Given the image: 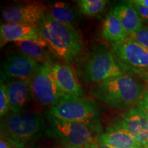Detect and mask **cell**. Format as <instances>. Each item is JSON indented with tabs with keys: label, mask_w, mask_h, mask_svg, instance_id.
Listing matches in <instances>:
<instances>
[{
	"label": "cell",
	"mask_w": 148,
	"mask_h": 148,
	"mask_svg": "<svg viewBox=\"0 0 148 148\" xmlns=\"http://www.w3.org/2000/svg\"><path fill=\"white\" fill-rule=\"evenodd\" d=\"M38 27L51 52L63 62H73L82 52V36L73 25L57 21L47 12Z\"/></svg>",
	"instance_id": "1"
},
{
	"label": "cell",
	"mask_w": 148,
	"mask_h": 148,
	"mask_svg": "<svg viewBox=\"0 0 148 148\" xmlns=\"http://www.w3.org/2000/svg\"><path fill=\"white\" fill-rule=\"evenodd\" d=\"M147 88L129 74L93 84L90 94L98 100L116 110L137 106Z\"/></svg>",
	"instance_id": "2"
},
{
	"label": "cell",
	"mask_w": 148,
	"mask_h": 148,
	"mask_svg": "<svg viewBox=\"0 0 148 148\" xmlns=\"http://www.w3.org/2000/svg\"><path fill=\"white\" fill-rule=\"evenodd\" d=\"M45 121L37 112H9L1 119L0 134L13 147L25 148L27 144L42 138L46 132Z\"/></svg>",
	"instance_id": "3"
},
{
	"label": "cell",
	"mask_w": 148,
	"mask_h": 148,
	"mask_svg": "<svg viewBox=\"0 0 148 148\" xmlns=\"http://www.w3.org/2000/svg\"><path fill=\"white\" fill-rule=\"evenodd\" d=\"M47 114L64 121L81 123L93 133L102 131L99 109L96 103L88 98L63 95Z\"/></svg>",
	"instance_id": "4"
},
{
	"label": "cell",
	"mask_w": 148,
	"mask_h": 148,
	"mask_svg": "<svg viewBox=\"0 0 148 148\" xmlns=\"http://www.w3.org/2000/svg\"><path fill=\"white\" fill-rule=\"evenodd\" d=\"M125 73L110 49L102 43L93 46L80 69L82 80L93 84Z\"/></svg>",
	"instance_id": "5"
},
{
	"label": "cell",
	"mask_w": 148,
	"mask_h": 148,
	"mask_svg": "<svg viewBox=\"0 0 148 148\" xmlns=\"http://www.w3.org/2000/svg\"><path fill=\"white\" fill-rule=\"evenodd\" d=\"M47 116L49 124L46 135L63 148H84L95 139L93 132L86 125Z\"/></svg>",
	"instance_id": "6"
},
{
	"label": "cell",
	"mask_w": 148,
	"mask_h": 148,
	"mask_svg": "<svg viewBox=\"0 0 148 148\" xmlns=\"http://www.w3.org/2000/svg\"><path fill=\"white\" fill-rule=\"evenodd\" d=\"M110 50L125 73L148 75V50L130 38L112 42Z\"/></svg>",
	"instance_id": "7"
},
{
	"label": "cell",
	"mask_w": 148,
	"mask_h": 148,
	"mask_svg": "<svg viewBox=\"0 0 148 148\" xmlns=\"http://www.w3.org/2000/svg\"><path fill=\"white\" fill-rule=\"evenodd\" d=\"M51 61H46L38 65L31 79L34 97L40 105L52 108L62 96L56 84L51 71Z\"/></svg>",
	"instance_id": "8"
},
{
	"label": "cell",
	"mask_w": 148,
	"mask_h": 148,
	"mask_svg": "<svg viewBox=\"0 0 148 148\" xmlns=\"http://www.w3.org/2000/svg\"><path fill=\"white\" fill-rule=\"evenodd\" d=\"M39 64L23 53L7 56L1 64V84L6 80H30Z\"/></svg>",
	"instance_id": "9"
},
{
	"label": "cell",
	"mask_w": 148,
	"mask_h": 148,
	"mask_svg": "<svg viewBox=\"0 0 148 148\" xmlns=\"http://www.w3.org/2000/svg\"><path fill=\"white\" fill-rule=\"evenodd\" d=\"M47 12L45 5L40 3H29L8 7L1 12L5 23H21L38 25Z\"/></svg>",
	"instance_id": "10"
},
{
	"label": "cell",
	"mask_w": 148,
	"mask_h": 148,
	"mask_svg": "<svg viewBox=\"0 0 148 148\" xmlns=\"http://www.w3.org/2000/svg\"><path fill=\"white\" fill-rule=\"evenodd\" d=\"M113 126L126 130L143 146L148 143V112L138 105L129 109Z\"/></svg>",
	"instance_id": "11"
},
{
	"label": "cell",
	"mask_w": 148,
	"mask_h": 148,
	"mask_svg": "<svg viewBox=\"0 0 148 148\" xmlns=\"http://www.w3.org/2000/svg\"><path fill=\"white\" fill-rule=\"evenodd\" d=\"M36 40L44 47L47 44L40 34L38 25H25L21 23H3L0 27L1 47L10 42L24 40Z\"/></svg>",
	"instance_id": "12"
},
{
	"label": "cell",
	"mask_w": 148,
	"mask_h": 148,
	"mask_svg": "<svg viewBox=\"0 0 148 148\" xmlns=\"http://www.w3.org/2000/svg\"><path fill=\"white\" fill-rule=\"evenodd\" d=\"M51 71L58 89L64 95L83 97L85 91L71 68L60 63L51 64Z\"/></svg>",
	"instance_id": "13"
},
{
	"label": "cell",
	"mask_w": 148,
	"mask_h": 148,
	"mask_svg": "<svg viewBox=\"0 0 148 148\" xmlns=\"http://www.w3.org/2000/svg\"><path fill=\"white\" fill-rule=\"evenodd\" d=\"M7 91L10 103V111L18 112L24 111L34 97L31 79H12L7 82Z\"/></svg>",
	"instance_id": "14"
},
{
	"label": "cell",
	"mask_w": 148,
	"mask_h": 148,
	"mask_svg": "<svg viewBox=\"0 0 148 148\" xmlns=\"http://www.w3.org/2000/svg\"><path fill=\"white\" fill-rule=\"evenodd\" d=\"M95 140L112 148H143L126 130L114 126L98 136Z\"/></svg>",
	"instance_id": "15"
},
{
	"label": "cell",
	"mask_w": 148,
	"mask_h": 148,
	"mask_svg": "<svg viewBox=\"0 0 148 148\" xmlns=\"http://www.w3.org/2000/svg\"><path fill=\"white\" fill-rule=\"evenodd\" d=\"M112 11L119 18L127 36L136 32L143 26V19L130 1L120 3L112 9Z\"/></svg>",
	"instance_id": "16"
},
{
	"label": "cell",
	"mask_w": 148,
	"mask_h": 148,
	"mask_svg": "<svg viewBox=\"0 0 148 148\" xmlns=\"http://www.w3.org/2000/svg\"><path fill=\"white\" fill-rule=\"evenodd\" d=\"M47 13L57 21L73 26L78 23L80 18L76 10L64 1H58L51 4L47 8Z\"/></svg>",
	"instance_id": "17"
},
{
	"label": "cell",
	"mask_w": 148,
	"mask_h": 148,
	"mask_svg": "<svg viewBox=\"0 0 148 148\" xmlns=\"http://www.w3.org/2000/svg\"><path fill=\"white\" fill-rule=\"evenodd\" d=\"M102 36L112 42L125 40L128 37L119 18L112 10L108 12L103 21Z\"/></svg>",
	"instance_id": "18"
},
{
	"label": "cell",
	"mask_w": 148,
	"mask_h": 148,
	"mask_svg": "<svg viewBox=\"0 0 148 148\" xmlns=\"http://www.w3.org/2000/svg\"><path fill=\"white\" fill-rule=\"evenodd\" d=\"M14 45L21 50L22 53L26 55L37 62L43 63L50 60L49 53L41 44L36 40H24L14 42Z\"/></svg>",
	"instance_id": "19"
},
{
	"label": "cell",
	"mask_w": 148,
	"mask_h": 148,
	"mask_svg": "<svg viewBox=\"0 0 148 148\" xmlns=\"http://www.w3.org/2000/svg\"><path fill=\"white\" fill-rule=\"evenodd\" d=\"M108 2L106 0H79L77 5L84 15L95 16L104 10Z\"/></svg>",
	"instance_id": "20"
},
{
	"label": "cell",
	"mask_w": 148,
	"mask_h": 148,
	"mask_svg": "<svg viewBox=\"0 0 148 148\" xmlns=\"http://www.w3.org/2000/svg\"><path fill=\"white\" fill-rule=\"evenodd\" d=\"M10 111V103L6 86L0 85V116L2 118Z\"/></svg>",
	"instance_id": "21"
},
{
	"label": "cell",
	"mask_w": 148,
	"mask_h": 148,
	"mask_svg": "<svg viewBox=\"0 0 148 148\" xmlns=\"http://www.w3.org/2000/svg\"><path fill=\"white\" fill-rule=\"evenodd\" d=\"M128 37L148 50V26L147 25H143L137 32Z\"/></svg>",
	"instance_id": "22"
},
{
	"label": "cell",
	"mask_w": 148,
	"mask_h": 148,
	"mask_svg": "<svg viewBox=\"0 0 148 148\" xmlns=\"http://www.w3.org/2000/svg\"><path fill=\"white\" fill-rule=\"evenodd\" d=\"M133 4H134V8L137 11L140 18L143 20L148 21V7L142 6V5L134 4V3H133Z\"/></svg>",
	"instance_id": "23"
},
{
	"label": "cell",
	"mask_w": 148,
	"mask_h": 148,
	"mask_svg": "<svg viewBox=\"0 0 148 148\" xmlns=\"http://www.w3.org/2000/svg\"><path fill=\"white\" fill-rule=\"evenodd\" d=\"M138 105L148 112V88L146 89L143 97L140 99V102L138 103Z\"/></svg>",
	"instance_id": "24"
},
{
	"label": "cell",
	"mask_w": 148,
	"mask_h": 148,
	"mask_svg": "<svg viewBox=\"0 0 148 148\" xmlns=\"http://www.w3.org/2000/svg\"><path fill=\"white\" fill-rule=\"evenodd\" d=\"M84 148H112L110 147V146L104 145V144L100 143L99 142L97 141L95 139V140L91 142V143H88V145H86Z\"/></svg>",
	"instance_id": "25"
},
{
	"label": "cell",
	"mask_w": 148,
	"mask_h": 148,
	"mask_svg": "<svg viewBox=\"0 0 148 148\" xmlns=\"http://www.w3.org/2000/svg\"><path fill=\"white\" fill-rule=\"evenodd\" d=\"M131 2L134 3V4H137L142 5V6L148 7V0H134V1H130Z\"/></svg>",
	"instance_id": "26"
},
{
	"label": "cell",
	"mask_w": 148,
	"mask_h": 148,
	"mask_svg": "<svg viewBox=\"0 0 148 148\" xmlns=\"http://www.w3.org/2000/svg\"><path fill=\"white\" fill-rule=\"evenodd\" d=\"M0 148H14L10 144H9L8 142L5 140L1 139L0 140Z\"/></svg>",
	"instance_id": "27"
},
{
	"label": "cell",
	"mask_w": 148,
	"mask_h": 148,
	"mask_svg": "<svg viewBox=\"0 0 148 148\" xmlns=\"http://www.w3.org/2000/svg\"><path fill=\"white\" fill-rule=\"evenodd\" d=\"M140 77H141V78L143 79H144L145 81H146L147 82H148V75H144V76H142Z\"/></svg>",
	"instance_id": "28"
},
{
	"label": "cell",
	"mask_w": 148,
	"mask_h": 148,
	"mask_svg": "<svg viewBox=\"0 0 148 148\" xmlns=\"http://www.w3.org/2000/svg\"><path fill=\"white\" fill-rule=\"evenodd\" d=\"M143 148H148V143L146 145H143Z\"/></svg>",
	"instance_id": "29"
},
{
	"label": "cell",
	"mask_w": 148,
	"mask_h": 148,
	"mask_svg": "<svg viewBox=\"0 0 148 148\" xmlns=\"http://www.w3.org/2000/svg\"><path fill=\"white\" fill-rule=\"evenodd\" d=\"M58 148H60V147H58ZM60 148H63V147H60Z\"/></svg>",
	"instance_id": "30"
},
{
	"label": "cell",
	"mask_w": 148,
	"mask_h": 148,
	"mask_svg": "<svg viewBox=\"0 0 148 148\" xmlns=\"http://www.w3.org/2000/svg\"><path fill=\"white\" fill-rule=\"evenodd\" d=\"M14 148H15V147H14Z\"/></svg>",
	"instance_id": "31"
}]
</instances>
